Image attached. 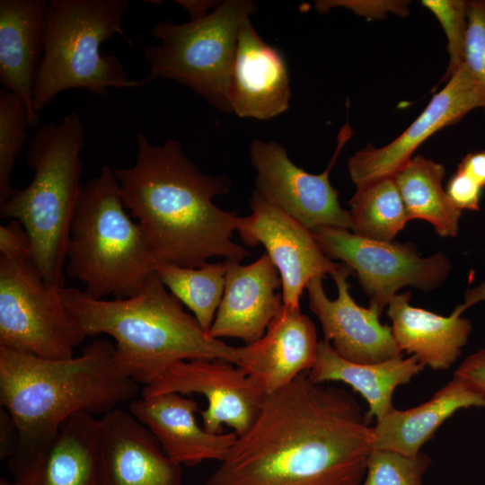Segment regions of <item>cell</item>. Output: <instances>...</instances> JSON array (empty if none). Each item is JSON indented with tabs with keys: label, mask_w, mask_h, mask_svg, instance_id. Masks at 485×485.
Segmentation results:
<instances>
[{
	"label": "cell",
	"mask_w": 485,
	"mask_h": 485,
	"mask_svg": "<svg viewBox=\"0 0 485 485\" xmlns=\"http://www.w3.org/2000/svg\"><path fill=\"white\" fill-rule=\"evenodd\" d=\"M372 450L355 397L304 372L266 396L207 485H361Z\"/></svg>",
	"instance_id": "obj_1"
},
{
	"label": "cell",
	"mask_w": 485,
	"mask_h": 485,
	"mask_svg": "<svg viewBox=\"0 0 485 485\" xmlns=\"http://www.w3.org/2000/svg\"><path fill=\"white\" fill-rule=\"evenodd\" d=\"M425 366L413 355L403 354L389 359L372 363H355L341 357L331 344L324 340L319 341L317 358L308 371L310 379L317 384L341 382L349 385L367 402L366 419H383L394 407L392 396L395 390L408 384Z\"/></svg>",
	"instance_id": "obj_24"
},
{
	"label": "cell",
	"mask_w": 485,
	"mask_h": 485,
	"mask_svg": "<svg viewBox=\"0 0 485 485\" xmlns=\"http://www.w3.org/2000/svg\"><path fill=\"white\" fill-rule=\"evenodd\" d=\"M352 134L347 121L338 134L336 150L328 167L320 174L296 166L278 143L254 140L250 154L256 172V191L308 229L331 226L350 230L349 211L341 207L330 172Z\"/></svg>",
	"instance_id": "obj_11"
},
{
	"label": "cell",
	"mask_w": 485,
	"mask_h": 485,
	"mask_svg": "<svg viewBox=\"0 0 485 485\" xmlns=\"http://www.w3.org/2000/svg\"><path fill=\"white\" fill-rule=\"evenodd\" d=\"M256 8L251 0H226L199 19L155 25L151 34L160 44L144 50L150 67L145 82L176 80L217 110L230 112L227 93L238 34Z\"/></svg>",
	"instance_id": "obj_8"
},
{
	"label": "cell",
	"mask_w": 485,
	"mask_h": 485,
	"mask_svg": "<svg viewBox=\"0 0 485 485\" xmlns=\"http://www.w3.org/2000/svg\"><path fill=\"white\" fill-rule=\"evenodd\" d=\"M421 4L439 21L447 39L449 63L442 79L446 83L464 61L469 1L423 0Z\"/></svg>",
	"instance_id": "obj_31"
},
{
	"label": "cell",
	"mask_w": 485,
	"mask_h": 485,
	"mask_svg": "<svg viewBox=\"0 0 485 485\" xmlns=\"http://www.w3.org/2000/svg\"><path fill=\"white\" fill-rule=\"evenodd\" d=\"M84 136V123L75 112L40 127L26 155L34 172L32 181L0 204L1 217L21 223L35 267L57 288L65 287L66 247L84 187L80 179Z\"/></svg>",
	"instance_id": "obj_5"
},
{
	"label": "cell",
	"mask_w": 485,
	"mask_h": 485,
	"mask_svg": "<svg viewBox=\"0 0 485 485\" xmlns=\"http://www.w3.org/2000/svg\"><path fill=\"white\" fill-rule=\"evenodd\" d=\"M454 376L485 399V347L465 357L454 371Z\"/></svg>",
	"instance_id": "obj_35"
},
{
	"label": "cell",
	"mask_w": 485,
	"mask_h": 485,
	"mask_svg": "<svg viewBox=\"0 0 485 485\" xmlns=\"http://www.w3.org/2000/svg\"><path fill=\"white\" fill-rule=\"evenodd\" d=\"M31 255H0V348L46 358H69L85 337Z\"/></svg>",
	"instance_id": "obj_9"
},
{
	"label": "cell",
	"mask_w": 485,
	"mask_h": 485,
	"mask_svg": "<svg viewBox=\"0 0 485 485\" xmlns=\"http://www.w3.org/2000/svg\"><path fill=\"white\" fill-rule=\"evenodd\" d=\"M137 149L135 163L114 172L158 264L198 268L212 257L241 262L250 254L232 239L241 217L213 202L229 192L228 176L202 173L175 139L158 146L138 132Z\"/></svg>",
	"instance_id": "obj_2"
},
{
	"label": "cell",
	"mask_w": 485,
	"mask_h": 485,
	"mask_svg": "<svg viewBox=\"0 0 485 485\" xmlns=\"http://www.w3.org/2000/svg\"><path fill=\"white\" fill-rule=\"evenodd\" d=\"M60 295L85 338L107 334L114 339L121 368L138 384H149L168 366L185 360L238 365L237 347L211 337L155 272L127 298L96 299L75 287H63Z\"/></svg>",
	"instance_id": "obj_4"
},
{
	"label": "cell",
	"mask_w": 485,
	"mask_h": 485,
	"mask_svg": "<svg viewBox=\"0 0 485 485\" xmlns=\"http://www.w3.org/2000/svg\"><path fill=\"white\" fill-rule=\"evenodd\" d=\"M337 6L348 8L359 16L372 19L384 18L388 13L400 16L409 13L408 1L326 0L317 1L314 4L319 13L328 12Z\"/></svg>",
	"instance_id": "obj_33"
},
{
	"label": "cell",
	"mask_w": 485,
	"mask_h": 485,
	"mask_svg": "<svg viewBox=\"0 0 485 485\" xmlns=\"http://www.w3.org/2000/svg\"><path fill=\"white\" fill-rule=\"evenodd\" d=\"M445 174L443 164L419 154L393 177L410 220L428 222L443 238L457 236L462 216L443 189Z\"/></svg>",
	"instance_id": "obj_26"
},
{
	"label": "cell",
	"mask_w": 485,
	"mask_h": 485,
	"mask_svg": "<svg viewBox=\"0 0 485 485\" xmlns=\"http://www.w3.org/2000/svg\"><path fill=\"white\" fill-rule=\"evenodd\" d=\"M139 392L121 368L115 345L96 340L82 354L46 358L0 348V404L18 431L9 465L47 446L77 413L106 414Z\"/></svg>",
	"instance_id": "obj_3"
},
{
	"label": "cell",
	"mask_w": 485,
	"mask_h": 485,
	"mask_svg": "<svg viewBox=\"0 0 485 485\" xmlns=\"http://www.w3.org/2000/svg\"><path fill=\"white\" fill-rule=\"evenodd\" d=\"M100 419H67L42 450L10 464L15 485H99Z\"/></svg>",
	"instance_id": "obj_22"
},
{
	"label": "cell",
	"mask_w": 485,
	"mask_h": 485,
	"mask_svg": "<svg viewBox=\"0 0 485 485\" xmlns=\"http://www.w3.org/2000/svg\"><path fill=\"white\" fill-rule=\"evenodd\" d=\"M485 301V282L466 291L464 301L448 316L410 304V293L395 295L389 303L387 316L392 321L394 339L401 351L415 356L424 366L446 370L462 354L472 326L463 313Z\"/></svg>",
	"instance_id": "obj_19"
},
{
	"label": "cell",
	"mask_w": 485,
	"mask_h": 485,
	"mask_svg": "<svg viewBox=\"0 0 485 485\" xmlns=\"http://www.w3.org/2000/svg\"><path fill=\"white\" fill-rule=\"evenodd\" d=\"M31 254L28 234L21 223L11 220L0 226V255L14 256Z\"/></svg>",
	"instance_id": "obj_36"
},
{
	"label": "cell",
	"mask_w": 485,
	"mask_h": 485,
	"mask_svg": "<svg viewBox=\"0 0 485 485\" xmlns=\"http://www.w3.org/2000/svg\"><path fill=\"white\" fill-rule=\"evenodd\" d=\"M29 113L16 94L0 90V204L13 192L12 174L16 159L27 141Z\"/></svg>",
	"instance_id": "obj_29"
},
{
	"label": "cell",
	"mask_w": 485,
	"mask_h": 485,
	"mask_svg": "<svg viewBox=\"0 0 485 485\" xmlns=\"http://www.w3.org/2000/svg\"><path fill=\"white\" fill-rule=\"evenodd\" d=\"M432 460L419 452L406 455L394 451L373 449L361 485H423Z\"/></svg>",
	"instance_id": "obj_30"
},
{
	"label": "cell",
	"mask_w": 485,
	"mask_h": 485,
	"mask_svg": "<svg viewBox=\"0 0 485 485\" xmlns=\"http://www.w3.org/2000/svg\"><path fill=\"white\" fill-rule=\"evenodd\" d=\"M0 485H15L14 482L8 481L4 479H1Z\"/></svg>",
	"instance_id": "obj_40"
},
{
	"label": "cell",
	"mask_w": 485,
	"mask_h": 485,
	"mask_svg": "<svg viewBox=\"0 0 485 485\" xmlns=\"http://www.w3.org/2000/svg\"><path fill=\"white\" fill-rule=\"evenodd\" d=\"M482 190L470 176L456 169L447 182L445 192L461 211H479Z\"/></svg>",
	"instance_id": "obj_34"
},
{
	"label": "cell",
	"mask_w": 485,
	"mask_h": 485,
	"mask_svg": "<svg viewBox=\"0 0 485 485\" xmlns=\"http://www.w3.org/2000/svg\"><path fill=\"white\" fill-rule=\"evenodd\" d=\"M310 230L330 259L342 260L357 274L369 304L382 311L401 287L434 290L445 282L452 269L444 253L421 257L416 245L409 242L376 241L331 226Z\"/></svg>",
	"instance_id": "obj_10"
},
{
	"label": "cell",
	"mask_w": 485,
	"mask_h": 485,
	"mask_svg": "<svg viewBox=\"0 0 485 485\" xmlns=\"http://www.w3.org/2000/svg\"><path fill=\"white\" fill-rule=\"evenodd\" d=\"M155 273L171 294L185 304L200 326L208 331L223 297L226 262H207L198 268L159 263Z\"/></svg>",
	"instance_id": "obj_28"
},
{
	"label": "cell",
	"mask_w": 485,
	"mask_h": 485,
	"mask_svg": "<svg viewBox=\"0 0 485 485\" xmlns=\"http://www.w3.org/2000/svg\"><path fill=\"white\" fill-rule=\"evenodd\" d=\"M181 5H182L190 15V21L199 19L206 14L207 11L211 8L215 9L219 4L218 2L213 1H186L179 0L177 1Z\"/></svg>",
	"instance_id": "obj_39"
},
{
	"label": "cell",
	"mask_w": 485,
	"mask_h": 485,
	"mask_svg": "<svg viewBox=\"0 0 485 485\" xmlns=\"http://www.w3.org/2000/svg\"><path fill=\"white\" fill-rule=\"evenodd\" d=\"M463 63L481 89L485 113V0L469 1Z\"/></svg>",
	"instance_id": "obj_32"
},
{
	"label": "cell",
	"mask_w": 485,
	"mask_h": 485,
	"mask_svg": "<svg viewBox=\"0 0 485 485\" xmlns=\"http://www.w3.org/2000/svg\"><path fill=\"white\" fill-rule=\"evenodd\" d=\"M198 402L175 392L132 400L129 412L145 425L163 453L179 464L222 462L236 440L234 432L212 434L196 419Z\"/></svg>",
	"instance_id": "obj_21"
},
{
	"label": "cell",
	"mask_w": 485,
	"mask_h": 485,
	"mask_svg": "<svg viewBox=\"0 0 485 485\" xmlns=\"http://www.w3.org/2000/svg\"><path fill=\"white\" fill-rule=\"evenodd\" d=\"M483 103L481 89L463 63L398 137L380 148L367 145L350 157L348 169L351 181L358 189L393 178L430 136L482 108Z\"/></svg>",
	"instance_id": "obj_14"
},
{
	"label": "cell",
	"mask_w": 485,
	"mask_h": 485,
	"mask_svg": "<svg viewBox=\"0 0 485 485\" xmlns=\"http://www.w3.org/2000/svg\"><path fill=\"white\" fill-rule=\"evenodd\" d=\"M127 0H52L48 3L45 47L32 102L37 113L61 92L84 89L107 96L108 88H137L120 60L102 55V43L119 34Z\"/></svg>",
	"instance_id": "obj_7"
},
{
	"label": "cell",
	"mask_w": 485,
	"mask_h": 485,
	"mask_svg": "<svg viewBox=\"0 0 485 485\" xmlns=\"http://www.w3.org/2000/svg\"><path fill=\"white\" fill-rule=\"evenodd\" d=\"M250 207L251 213L240 218L237 233L246 245L265 247L280 275L283 304L300 308L308 283L316 277L331 276L341 264L322 251L310 229L256 190Z\"/></svg>",
	"instance_id": "obj_13"
},
{
	"label": "cell",
	"mask_w": 485,
	"mask_h": 485,
	"mask_svg": "<svg viewBox=\"0 0 485 485\" xmlns=\"http://www.w3.org/2000/svg\"><path fill=\"white\" fill-rule=\"evenodd\" d=\"M348 204L350 230L365 238L392 242L410 221L393 178L357 189Z\"/></svg>",
	"instance_id": "obj_27"
},
{
	"label": "cell",
	"mask_w": 485,
	"mask_h": 485,
	"mask_svg": "<svg viewBox=\"0 0 485 485\" xmlns=\"http://www.w3.org/2000/svg\"><path fill=\"white\" fill-rule=\"evenodd\" d=\"M223 297L213 324L211 337L242 340L245 345L259 340L283 305L280 275L264 252L248 265L225 260Z\"/></svg>",
	"instance_id": "obj_18"
},
{
	"label": "cell",
	"mask_w": 485,
	"mask_h": 485,
	"mask_svg": "<svg viewBox=\"0 0 485 485\" xmlns=\"http://www.w3.org/2000/svg\"><path fill=\"white\" fill-rule=\"evenodd\" d=\"M48 3L0 1V82L23 101L30 128L39 126L32 94L44 53Z\"/></svg>",
	"instance_id": "obj_23"
},
{
	"label": "cell",
	"mask_w": 485,
	"mask_h": 485,
	"mask_svg": "<svg viewBox=\"0 0 485 485\" xmlns=\"http://www.w3.org/2000/svg\"><path fill=\"white\" fill-rule=\"evenodd\" d=\"M66 257V275L83 282L85 294L96 299L130 297L155 272L158 263L145 233L127 213L108 165L83 187Z\"/></svg>",
	"instance_id": "obj_6"
},
{
	"label": "cell",
	"mask_w": 485,
	"mask_h": 485,
	"mask_svg": "<svg viewBox=\"0 0 485 485\" xmlns=\"http://www.w3.org/2000/svg\"><path fill=\"white\" fill-rule=\"evenodd\" d=\"M472 407H485V399L453 376L427 401L407 410L394 408L376 420L372 427L373 449L416 455L445 421Z\"/></svg>",
	"instance_id": "obj_25"
},
{
	"label": "cell",
	"mask_w": 485,
	"mask_h": 485,
	"mask_svg": "<svg viewBox=\"0 0 485 485\" xmlns=\"http://www.w3.org/2000/svg\"><path fill=\"white\" fill-rule=\"evenodd\" d=\"M319 341L312 320L283 304L259 340L237 347V366L268 396L313 367Z\"/></svg>",
	"instance_id": "obj_17"
},
{
	"label": "cell",
	"mask_w": 485,
	"mask_h": 485,
	"mask_svg": "<svg viewBox=\"0 0 485 485\" xmlns=\"http://www.w3.org/2000/svg\"><path fill=\"white\" fill-rule=\"evenodd\" d=\"M227 95L231 111L240 118L267 120L289 108L286 60L259 36L249 18L239 31Z\"/></svg>",
	"instance_id": "obj_20"
},
{
	"label": "cell",
	"mask_w": 485,
	"mask_h": 485,
	"mask_svg": "<svg viewBox=\"0 0 485 485\" xmlns=\"http://www.w3.org/2000/svg\"><path fill=\"white\" fill-rule=\"evenodd\" d=\"M19 442L18 431L9 413L0 410V457L11 458L16 453ZM8 459V460H9Z\"/></svg>",
	"instance_id": "obj_37"
},
{
	"label": "cell",
	"mask_w": 485,
	"mask_h": 485,
	"mask_svg": "<svg viewBox=\"0 0 485 485\" xmlns=\"http://www.w3.org/2000/svg\"><path fill=\"white\" fill-rule=\"evenodd\" d=\"M351 274L345 264L331 274L338 291L334 300L327 296L322 277L306 287L309 308L322 325L324 340L341 357L355 363H377L402 354L392 327L379 320L383 311L373 304L362 307L351 296L347 280Z\"/></svg>",
	"instance_id": "obj_15"
},
{
	"label": "cell",
	"mask_w": 485,
	"mask_h": 485,
	"mask_svg": "<svg viewBox=\"0 0 485 485\" xmlns=\"http://www.w3.org/2000/svg\"><path fill=\"white\" fill-rule=\"evenodd\" d=\"M181 465L129 411L100 419L99 485H181Z\"/></svg>",
	"instance_id": "obj_16"
},
{
	"label": "cell",
	"mask_w": 485,
	"mask_h": 485,
	"mask_svg": "<svg viewBox=\"0 0 485 485\" xmlns=\"http://www.w3.org/2000/svg\"><path fill=\"white\" fill-rule=\"evenodd\" d=\"M166 392L203 395L207 401L201 411L203 428L219 434L226 425L237 436L252 425L266 398L242 368L222 359L175 363L144 386L141 396Z\"/></svg>",
	"instance_id": "obj_12"
},
{
	"label": "cell",
	"mask_w": 485,
	"mask_h": 485,
	"mask_svg": "<svg viewBox=\"0 0 485 485\" xmlns=\"http://www.w3.org/2000/svg\"><path fill=\"white\" fill-rule=\"evenodd\" d=\"M481 188L485 187V149L467 154L457 165Z\"/></svg>",
	"instance_id": "obj_38"
}]
</instances>
